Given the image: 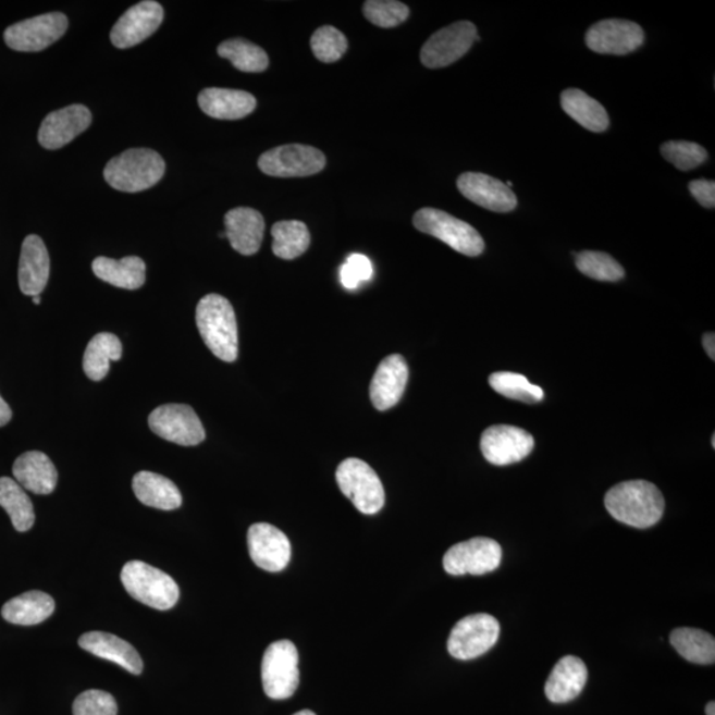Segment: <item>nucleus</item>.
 I'll return each instance as SVG.
<instances>
[{
    "mask_svg": "<svg viewBox=\"0 0 715 715\" xmlns=\"http://www.w3.org/2000/svg\"><path fill=\"white\" fill-rule=\"evenodd\" d=\"M53 599L41 591H28L11 599L2 608L4 620L16 626H35L53 614Z\"/></svg>",
    "mask_w": 715,
    "mask_h": 715,
    "instance_id": "obj_29",
    "label": "nucleus"
},
{
    "mask_svg": "<svg viewBox=\"0 0 715 715\" xmlns=\"http://www.w3.org/2000/svg\"><path fill=\"white\" fill-rule=\"evenodd\" d=\"M706 715H715V704L714 701L708 702L706 705Z\"/></svg>",
    "mask_w": 715,
    "mask_h": 715,
    "instance_id": "obj_46",
    "label": "nucleus"
},
{
    "mask_svg": "<svg viewBox=\"0 0 715 715\" xmlns=\"http://www.w3.org/2000/svg\"><path fill=\"white\" fill-rule=\"evenodd\" d=\"M662 155L666 161L682 171L699 168L707 159V151L702 146L687 140H670L664 144Z\"/></svg>",
    "mask_w": 715,
    "mask_h": 715,
    "instance_id": "obj_40",
    "label": "nucleus"
},
{
    "mask_svg": "<svg viewBox=\"0 0 715 715\" xmlns=\"http://www.w3.org/2000/svg\"><path fill=\"white\" fill-rule=\"evenodd\" d=\"M122 344L118 335L100 333L90 340L84 354L83 368L91 381L99 382L108 375L110 360H120Z\"/></svg>",
    "mask_w": 715,
    "mask_h": 715,
    "instance_id": "obj_31",
    "label": "nucleus"
},
{
    "mask_svg": "<svg viewBox=\"0 0 715 715\" xmlns=\"http://www.w3.org/2000/svg\"><path fill=\"white\" fill-rule=\"evenodd\" d=\"M69 28V20L61 12L30 17L12 24L4 33V41L17 52H39L58 41Z\"/></svg>",
    "mask_w": 715,
    "mask_h": 715,
    "instance_id": "obj_12",
    "label": "nucleus"
},
{
    "mask_svg": "<svg viewBox=\"0 0 715 715\" xmlns=\"http://www.w3.org/2000/svg\"><path fill=\"white\" fill-rule=\"evenodd\" d=\"M149 427L157 436L170 443L194 447L206 439L198 415L187 405H163L150 414Z\"/></svg>",
    "mask_w": 715,
    "mask_h": 715,
    "instance_id": "obj_13",
    "label": "nucleus"
},
{
    "mask_svg": "<svg viewBox=\"0 0 715 715\" xmlns=\"http://www.w3.org/2000/svg\"><path fill=\"white\" fill-rule=\"evenodd\" d=\"M670 644L688 662L711 665L715 662V640L711 633L695 628H677L670 633Z\"/></svg>",
    "mask_w": 715,
    "mask_h": 715,
    "instance_id": "obj_32",
    "label": "nucleus"
},
{
    "mask_svg": "<svg viewBox=\"0 0 715 715\" xmlns=\"http://www.w3.org/2000/svg\"><path fill=\"white\" fill-rule=\"evenodd\" d=\"M311 51L322 63H335L347 51L346 36L332 26L318 28L310 39Z\"/></svg>",
    "mask_w": 715,
    "mask_h": 715,
    "instance_id": "obj_38",
    "label": "nucleus"
},
{
    "mask_svg": "<svg viewBox=\"0 0 715 715\" xmlns=\"http://www.w3.org/2000/svg\"><path fill=\"white\" fill-rule=\"evenodd\" d=\"M40 303H41V298H40V296H36V297H34V304H35V305H39Z\"/></svg>",
    "mask_w": 715,
    "mask_h": 715,
    "instance_id": "obj_48",
    "label": "nucleus"
},
{
    "mask_svg": "<svg viewBox=\"0 0 715 715\" xmlns=\"http://www.w3.org/2000/svg\"><path fill=\"white\" fill-rule=\"evenodd\" d=\"M704 347L707 353V356L712 360L715 359V335L714 333H707L704 335Z\"/></svg>",
    "mask_w": 715,
    "mask_h": 715,
    "instance_id": "obj_45",
    "label": "nucleus"
},
{
    "mask_svg": "<svg viewBox=\"0 0 715 715\" xmlns=\"http://www.w3.org/2000/svg\"><path fill=\"white\" fill-rule=\"evenodd\" d=\"M689 192L700 205L706 209H714L715 206V183L714 181H693L689 183Z\"/></svg>",
    "mask_w": 715,
    "mask_h": 715,
    "instance_id": "obj_43",
    "label": "nucleus"
},
{
    "mask_svg": "<svg viewBox=\"0 0 715 715\" xmlns=\"http://www.w3.org/2000/svg\"><path fill=\"white\" fill-rule=\"evenodd\" d=\"M500 622L489 614H473L456 622L448 639V652L457 659H473L496 645Z\"/></svg>",
    "mask_w": 715,
    "mask_h": 715,
    "instance_id": "obj_9",
    "label": "nucleus"
},
{
    "mask_svg": "<svg viewBox=\"0 0 715 715\" xmlns=\"http://www.w3.org/2000/svg\"><path fill=\"white\" fill-rule=\"evenodd\" d=\"M114 696L103 690H87L73 702V715H118Z\"/></svg>",
    "mask_w": 715,
    "mask_h": 715,
    "instance_id": "obj_41",
    "label": "nucleus"
},
{
    "mask_svg": "<svg viewBox=\"0 0 715 715\" xmlns=\"http://www.w3.org/2000/svg\"><path fill=\"white\" fill-rule=\"evenodd\" d=\"M78 645L91 655L122 666L133 675L143 674V658H140L136 648L115 634L107 632L84 633L78 640Z\"/></svg>",
    "mask_w": 715,
    "mask_h": 715,
    "instance_id": "obj_23",
    "label": "nucleus"
},
{
    "mask_svg": "<svg viewBox=\"0 0 715 715\" xmlns=\"http://www.w3.org/2000/svg\"><path fill=\"white\" fill-rule=\"evenodd\" d=\"M133 491L140 503L155 509L175 510L182 505L178 486L161 474L146 470L137 473L133 479Z\"/></svg>",
    "mask_w": 715,
    "mask_h": 715,
    "instance_id": "obj_27",
    "label": "nucleus"
},
{
    "mask_svg": "<svg viewBox=\"0 0 715 715\" xmlns=\"http://www.w3.org/2000/svg\"><path fill=\"white\" fill-rule=\"evenodd\" d=\"M366 20L382 28H393L407 21L409 9L395 0H368L363 4Z\"/></svg>",
    "mask_w": 715,
    "mask_h": 715,
    "instance_id": "obj_39",
    "label": "nucleus"
},
{
    "mask_svg": "<svg viewBox=\"0 0 715 715\" xmlns=\"http://www.w3.org/2000/svg\"><path fill=\"white\" fill-rule=\"evenodd\" d=\"M409 371L406 359L394 354L384 358L378 366L370 386L372 405L379 411H386L399 403L407 387Z\"/></svg>",
    "mask_w": 715,
    "mask_h": 715,
    "instance_id": "obj_20",
    "label": "nucleus"
},
{
    "mask_svg": "<svg viewBox=\"0 0 715 715\" xmlns=\"http://www.w3.org/2000/svg\"><path fill=\"white\" fill-rule=\"evenodd\" d=\"M489 384L496 393L507 397V399L528 403V405L542 402L545 397L540 386L530 383L527 377L517 374V372H494L489 377Z\"/></svg>",
    "mask_w": 715,
    "mask_h": 715,
    "instance_id": "obj_36",
    "label": "nucleus"
},
{
    "mask_svg": "<svg viewBox=\"0 0 715 715\" xmlns=\"http://www.w3.org/2000/svg\"><path fill=\"white\" fill-rule=\"evenodd\" d=\"M604 505L616 521L636 529H648L663 518L665 500L659 489L650 481L620 482L611 488Z\"/></svg>",
    "mask_w": 715,
    "mask_h": 715,
    "instance_id": "obj_1",
    "label": "nucleus"
},
{
    "mask_svg": "<svg viewBox=\"0 0 715 715\" xmlns=\"http://www.w3.org/2000/svg\"><path fill=\"white\" fill-rule=\"evenodd\" d=\"M248 548L254 564L268 572L283 571L289 565L292 546L288 537L273 525H252L248 530Z\"/></svg>",
    "mask_w": 715,
    "mask_h": 715,
    "instance_id": "obj_15",
    "label": "nucleus"
},
{
    "mask_svg": "<svg viewBox=\"0 0 715 715\" xmlns=\"http://www.w3.org/2000/svg\"><path fill=\"white\" fill-rule=\"evenodd\" d=\"M12 473L17 484L40 496L51 494L58 485V470L51 458L39 451L26 452L16 458Z\"/></svg>",
    "mask_w": 715,
    "mask_h": 715,
    "instance_id": "obj_24",
    "label": "nucleus"
},
{
    "mask_svg": "<svg viewBox=\"0 0 715 715\" xmlns=\"http://www.w3.org/2000/svg\"><path fill=\"white\" fill-rule=\"evenodd\" d=\"M89 109L79 103L54 110L48 114L40 126L39 143L42 148L57 150L63 148L90 126Z\"/></svg>",
    "mask_w": 715,
    "mask_h": 715,
    "instance_id": "obj_19",
    "label": "nucleus"
},
{
    "mask_svg": "<svg viewBox=\"0 0 715 715\" xmlns=\"http://www.w3.org/2000/svg\"><path fill=\"white\" fill-rule=\"evenodd\" d=\"M91 269L97 278L121 289H139L146 280L145 262L137 256H127L122 260L97 258Z\"/></svg>",
    "mask_w": 715,
    "mask_h": 715,
    "instance_id": "obj_28",
    "label": "nucleus"
},
{
    "mask_svg": "<svg viewBox=\"0 0 715 715\" xmlns=\"http://www.w3.org/2000/svg\"><path fill=\"white\" fill-rule=\"evenodd\" d=\"M503 559V548L492 538L476 537L452 546L443 558L444 570L449 576H484L497 570Z\"/></svg>",
    "mask_w": 715,
    "mask_h": 715,
    "instance_id": "obj_10",
    "label": "nucleus"
},
{
    "mask_svg": "<svg viewBox=\"0 0 715 715\" xmlns=\"http://www.w3.org/2000/svg\"><path fill=\"white\" fill-rule=\"evenodd\" d=\"M197 326L213 356L224 362H235L238 354L237 321L227 298L215 293L201 298L197 307Z\"/></svg>",
    "mask_w": 715,
    "mask_h": 715,
    "instance_id": "obj_2",
    "label": "nucleus"
},
{
    "mask_svg": "<svg viewBox=\"0 0 715 715\" xmlns=\"http://www.w3.org/2000/svg\"><path fill=\"white\" fill-rule=\"evenodd\" d=\"M712 445H713V448H715V436L714 435L712 437Z\"/></svg>",
    "mask_w": 715,
    "mask_h": 715,
    "instance_id": "obj_49",
    "label": "nucleus"
},
{
    "mask_svg": "<svg viewBox=\"0 0 715 715\" xmlns=\"http://www.w3.org/2000/svg\"><path fill=\"white\" fill-rule=\"evenodd\" d=\"M325 167V155L308 145L279 146L259 158L262 173L276 178H301L321 173Z\"/></svg>",
    "mask_w": 715,
    "mask_h": 715,
    "instance_id": "obj_8",
    "label": "nucleus"
},
{
    "mask_svg": "<svg viewBox=\"0 0 715 715\" xmlns=\"http://www.w3.org/2000/svg\"><path fill=\"white\" fill-rule=\"evenodd\" d=\"M12 418V411L8 403L0 396V427L8 426Z\"/></svg>",
    "mask_w": 715,
    "mask_h": 715,
    "instance_id": "obj_44",
    "label": "nucleus"
},
{
    "mask_svg": "<svg viewBox=\"0 0 715 715\" xmlns=\"http://www.w3.org/2000/svg\"><path fill=\"white\" fill-rule=\"evenodd\" d=\"M341 492L363 515H377L382 510L386 494L381 479L368 463L359 458L342 461L335 473Z\"/></svg>",
    "mask_w": 715,
    "mask_h": 715,
    "instance_id": "obj_6",
    "label": "nucleus"
},
{
    "mask_svg": "<svg viewBox=\"0 0 715 715\" xmlns=\"http://www.w3.org/2000/svg\"><path fill=\"white\" fill-rule=\"evenodd\" d=\"M121 582L133 599L159 611L173 608L180 599V587L169 574L140 560L127 562Z\"/></svg>",
    "mask_w": 715,
    "mask_h": 715,
    "instance_id": "obj_4",
    "label": "nucleus"
},
{
    "mask_svg": "<svg viewBox=\"0 0 715 715\" xmlns=\"http://www.w3.org/2000/svg\"><path fill=\"white\" fill-rule=\"evenodd\" d=\"M0 506L9 513L12 525L21 533L34 527V505L24 489L10 477H0Z\"/></svg>",
    "mask_w": 715,
    "mask_h": 715,
    "instance_id": "obj_33",
    "label": "nucleus"
},
{
    "mask_svg": "<svg viewBox=\"0 0 715 715\" xmlns=\"http://www.w3.org/2000/svg\"><path fill=\"white\" fill-rule=\"evenodd\" d=\"M643 42V28L639 24L621 20L599 22L585 35V45L591 51L619 57L638 50Z\"/></svg>",
    "mask_w": 715,
    "mask_h": 715,
    "instance_id": "obj_17",
    "label": "nucleus"
},
{
    "mask_svg": "<svg viewBox=\"0 0 715 715\" xmlns=\"http://www.w3.org/2000/svg\"><path fill=\"white\" fill-rule=\"evenodd\" d=\"M273 254L280 259L293 260L307 252L310 232L299 220H284L272 227Z\"/></svg>",
    "mask_w": 715,
    "mask_h": 715,
    "instance_id": "obj_34",
    "label": "nucleus"
},
{
    "mask_svg": "<svg viewBox=\"0 0 715 715\" xmlns=\"http://www.w3.org/2000/svg\"><path fill=\"white\" fill-rule=\"evenodd\" d=\"M340 274L342 285H344L346 289H357L360 283L371 279V261L360 254L348 256L345 264L341 268Z\"/></svg>",
    "mask_w": 715,
    "mask_h": 715,
    "instance_id": "obj_42",
    "label": "nucleus"
},
{
    "mask_svg": "<svg viewBox=\"0 0 715 715\" xmlns=\"http://www.w3.org/2000/svg\"><path fill=\"white\" fill-rule=\"evenodd\" d=\"M225 237L232 248L244 256L259 252L264 238L266 222L259 211L248 207H237L224 218Z\"/></svg>",
    "mask_w": 715,
    "mask_h": 715,
    "instance_id": "obj_21",
    "label": "nucleus"
},
{
    "mask_svg": "<svg viewBox=\"0 0 715 715\" xmlns=\"http://www.w3.org/2000/svg\"><path fill=\"white\" fill-rule=\"evenodd\" d=\"M50 279V255L39 236L24 238L20 261V286L23 295L36 297Z\"/></svg>",
    "mask_w": 715,
    "mask_h": 715,
    "instance_id": "obj_22",
    "label": "nucleus"
},
{
    "mask_svg": "<svg viewBox=\"0 0 715 715\" xmlns=\"http://www.w3.org/2000/svg\"><path fill=\"white\" fill-rule=\"evenodd\" d=\"M163 15L162 5L152 0L133 5L114 24L110 40L120 50L137 46L156 33L163 22Z\"/></svg>",
    "mask_w": 715,
    "mask_h": 715,
    "instance_id": "obj_16",
    "label": "nucleus"
},
{
    "mask_svg": "<svg viewBox=\"0 0 715 715\" xmlns=\"http://www.w3.org/2000/svg\"><path fill=\"white\" fill-rule=\"evenodd\" d=\"M167 171L163 158L150 149H131L110 159L103 176L122 193H139L156 186Z\"/></svg>",
    "mask_w": 715,
    "mask_h": 715,
    "instance_id": "obj_3",
    "label": "nucleus"
},
{
    "mask_svg": "<svg viewBox=\"0 0 715 715\" xmlns=\"http://www.w3.org/2000/svg\"><path fill=\"white\" fill-rule=\"evenodd\" d=\"M219 57L231 61L236 70L248 73L264 72L269 58L261 47L244 39L225 40L218 47Z\"/></svg>",
    "mask_w": 715,
    "mask_h": 715,
    "instance_id": "obj_35",
    "label": "nucleus"
},
{
    "mask_svg": "<svg viewBox=\"0 0 715 715\" xmlns=\"http://www.w3.org/2000/svg\"><path fill=\"white\" fill-rule=\"evenodd\" d=\"M560 106L572 120H576L587 131L602 133L608 130L607 110L583 90L566 89L560 96Z\"/></svg>",
    "mask_w": 715,
    "mask_h": 715,
    "instance_id": "obj_30",
    "label": "nucleus"
},
{
    "mask_svg": "<svg viewBox=\"0 0 715 715\" xmlns=\"http://www.w3.org/2000/svg\"><path fill=\"white\" fill-rule=\"evenodd\" d=\"M293 715H316V713H313L311 711H301V712H298V713L293 714Z\"/></svg>",
    "mask_w": 715,
    "mask_h": 715,
    "instance_id": "obj_47",
    "label": "nucleus"
},
{
    "mask_svg": "<svg viewBox=\"0 0 715 715\" xmlns=\"http://www.w3.org/2000/svg\"><path fill=\"white\" fill-rule=\"evenodd\" d=\"M457 188L474 205L494 212H509L517 207L516 194L504 182L481 173L458 176Z\"/></svg>",
    "mask_w": 715,
    "mask_h": 715,
    "instance_id": "obj_18",
    "label": "nucleus"
},
{
    "mask_svg": "<svg viewBox=\"0 0 715 715\" xmlns=\"http://www.w3.org/2000/svg\"><path fill=\"white\" fill-rule=\"evenodd\" d=\"M479 41L477 28L470 22H457L439 29L426 41L420 51V60L427 69H444L461 59L474 41Z\"/></svg>",
    "mask_w": 715,
    "mask_h": 715,
    "instance_id": "obj_11",
    "label": "nucleus"
},
{
    "mask_svg": "<svg viewBox=\"0 0 715 715\" xmlns=\"http://www.w3.org/2000/svg\"><path fill=\"white\" fill-rule=\"evenodd\" d=\"M577 267L580 272L597 281L615 283L626 276L625 269L609 255L596 250H583L577 255Z\"/></svg>",
    "mask_w": 715,
    "mask_h": 715,
    "instance_id": "obj_37",
    "label": "nucleus"
},
{
    "mask_svg": "<svg viewBox=\"0 0 715 715\" xmlns=\"http://www.w3.org/2000/svg\"><path fill=\"white\" fill-rule=\"evenodd\" d=\"M261 681L272 700H288L299 683L298 651L289 640H280L267 648L261 663Z\"/></svg>",
    "mask_w": 715,
    "mask_h": 715,
    "instance_id": "obj_7",
    "label": "nucleus"
},
{
    "mask_svg": "<svg viewBox=\"0 0 715 715\" xmlns=\"http://www.w3.org/2000/svg\"><path fill=\"white\" fill-rule=\"evenodd\" d=\"M414 225L423 234L439 238L456 252L476 258L484 252V238L472 225L436 209H421L414 217Z\"/></svg>",
    "mask_w": 715,
    "mask_h": 715,
    "instance_id": "obj_5",
    "label": "nucleus"
},
{
    "mask_svg": "<svg viewBox=\"0 0 715 715\" xmlns=\"http://www.w3.org/2000/svg\"><path fill=\"white\" fill-rule=\"evenodd\" d=\"M199 107L207 115L217 120H241L254 112L258 102L248 91L223 88H207L200 91Z\"/></svg>",
    "mask_w": 715,
    "mask_h": 715,
    "instance_id": "obj_26",
    "label": "nucleus"
},
{
    "mask_svg": "<svg viewBox=\"0 0 715 715\" xmlns=\"http://www.w3.org/2000/svg\"><path fill=\"white\" fill-rule=\"evenodd\" d=\"M587 678L589 670L583 659L577 656L562 657L546 682L545 693L548 701L553 704H566L576 700L583 692Z\"/></svg>",
    "mask_w": 715,
    "mask_h": 715,
    "instance_id": "obj_25",
    "label": "nucleus"
},
{
    "mask_svg": "<svg viewBox=\"0 0 715 715\" xmlns=\"http://www.w3.org/2000/svg\"><path fill=\"white\" fill-rule=\"evenodd\" d=\"M534 449V437L515 426H493L481 436V452L488 463L505 467L522 461Z\"/></svg>",
    "mask_w": 715,
    "mask_h": 715,
    "instance_id": "obj_14",
    "label": "nucleus"
}]
</instances>
